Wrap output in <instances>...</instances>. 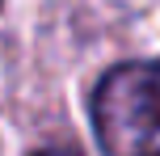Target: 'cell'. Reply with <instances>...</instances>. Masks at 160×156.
I'll return each mask as SVG.
<instances>
[{"mask_svg": "<svg viewBox=\"0 0 160 156\" xmlns=\"http://www.w3.org/2000/svg\"><path fill=\"white\" fill-rule=\"evenodd\" d=\"M93 127L105 156H160V59H131L97 80Z\"/></svg>", "mask_w": 160, "mask_h": 156, "instance_id": "6da1fadb", "label": "cell"}, {"mask_svg": "<svg viewBox=\"0 0 160 156\" xmlns=\"http://www.w3.org/2000/svg\"><path fill=\"white\" fill-rule=\"evenodd\" d=\"M34 156H80L76 148H68V143H51V148H38Z\"/></svg>", "mask_w": 160, "mask_h": 156, "instance_id": "7a4b0ae2", "label": "cell"}]
</instances>
